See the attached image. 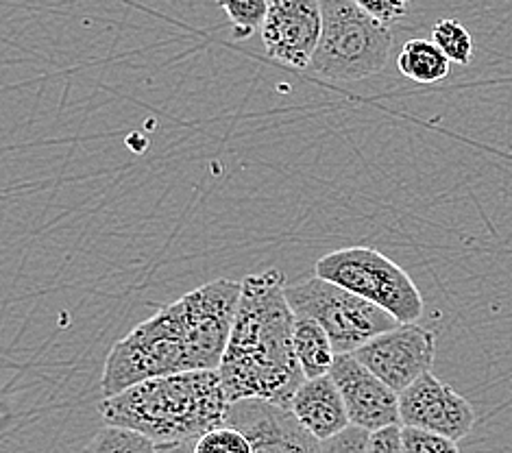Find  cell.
Returning a JSON list of instances; mask_svg holds the SVG:
<instances>
[{"label": "cell", "mask_w": 512, "mask_h": 453, "mask_svg": "<svg viewBox=\"0 0 512 453\" xmlns=\"http://www.w3.org/2000/svg\"><path fill=\"white\" fill-rule=\"evenodd\" d=\"M410 3L412 0H356V5L364 14H369L377 22L386 24V27L399 22L401 18H406L410 11Z\"/></svg>", "instance_id": "20"}, {"label": "cell", "mask_w": 512, "mask_h": 453, "mask_svg": "<svg viewBox=\"0 0 512 453\" xmlns=\"http://www.w3.org/2000/svg\"><path fill=\"white\" fill-rule=\"evenodd\" d=\"M401 438L406 453H460L456 440L417 427H401Z\"/></svg>", "instance_id": "19"}, {"label": "cell", "mask_w": 512, "mask_h": 453, "mask_svg": "<svg viewBox=\"0 0 512 453\" xmlns=\"http://www.w3.org/2000/svg\"><path fill=\"white\" fill-rule=\"evenodd\" d=\"M323 31L310 68L329 81H362L382 72L393 31L356 5V0H321Z\"/></svg>", "instance_id": "4"}, {"label": "cell", "mask_w": 512, "mask_h": 453, "mask_svg": "<svg viewBox=\"0 0 512 453\" xmlns=\"http://www.w3.org/2000/svg\"><path fill=\"white\" fill-rule=\"evenodd\" d=\"M314 275L375 303L399 325L417 323L423 316V297L412 277L390 257L371 247H347L327 253L314 264Z\"/></svg>", "instance_id": "5"}, {"label": "cell", "mask_w": 512, "mask_h": 453, "mask_svg": "<svg viewBox=\"0 0 512 453\" xmlns=\"http://www.w3.org/2000/svg\"><path fill=\"white\" fill-rule=\"evenodd\" d=\"M436 353L434 332L417 323L397 325L390 332H384L360 347L356 358L367 366L371 373L382 379L384 384L404 393L419 377L430 373Z\"/></svg>", "instance_id": "7"}, {"label": "cell", "mask_w": 512, "mask_h": 453, "mask_svg": "<svg viewBox=\"0 0 512 453\" xmlns=\"http://www.w3.org/2000/svg\"><path fill=\"white\" fill-rule=\"evenodd\" d=\"M223 14L227 16L236 40H249L262 29L271 0H218Z\"/></svg>", "instance_id": "16"}, {"label": "cell", "mask_w": 512, "mask_h": 453, "mask_svg": "<svg viewBox=\"0 0 512 453\" xmlns=\"http://www.w3.org/2000/svg\"><path fill=\"white\" fill-rule=\"evenodd\" d=\"M194 453H253V449L245 434L225 423L194 440Z\"/></svg>", "instance_id": "18"}, {"label": "cell", "mask_w": 512, "mask_h": 453, "mask_svg": "<svg viewBox=\"0 0 512 453\" xmlns=\"http://www.w3.org/2000/svg\"><path fill=\"white\" fill-rule=\"evenodd\" d=\"M397 68L404 77L423 85H430L443 81L449 75L451 61L432 40L417 38L401 46Z\"/></svg>", "instance_id": "14"}, {"label": "cell", "mask_w": 512, "mask_h": 453, "mask_svg": "<svg viewBox=\"0 0 512 453\" xmlns=\"http://www.w3.org/2000/svg\"><path fill=\"white\" fill-rule=\"evenodd\" d=\"M367 453H406L404 438H401V427L390 425L380 432L369 434Z\"/></svg>", "instance_id": "22"}, {"label": "cell", "mask_w": 512, "mask_h": 453, "mask_svg": "<svg viewBox=\"0 0 512 453\" xmlns=\"http://www.w3.org/2000/svg\"><path fill=\"white\" fill-rule=\"evenodd\" d=\"M292 312L319 323L332 338L336 355L356 353L369 340L395 329L399 323L386 310L321 277L286 288Z\"/></svg>", "instance_id": "6"}, {"label": "cell", "mask_w": 512, "mask_h": 453, "mask_svg": "<svg viewBox=\"0 0 512 453\" xmlns=\"http://www.w3.org/2000/svg\"><path fill=\"white\" fill-rule=\"evenodd\" d=\"M229 408L218 371L146 379L99 403L105 425L142 434L155 445L194 443L225 425Z\"/></svg>", "instance_id": "3"}, {"label": "cell", "mask_w": 512, "mask_h": 453, "mask_svg": "<svg viewBox=\"0 0 512 453\" xmlns=\"http://www.w3.org/2000/svg\"><path fill=\"white\" fill-rule=\"evenodd\" d=\"M288 410L295 414L303 430L310 432L319 443L351 427L345 399L332 375L306 379L292 397Z\"/></svg>", "instance_id": "12"}, {"label": "cell", "mask_w": 512, "mask_h": 453, "mask_svg": "<svg viewBox=\"0 0 512 453\" xmlns=\"http://www.w3.org/2000/svg\"><path fill=\"white\" fill-rule=\"evenodd\" d=\"M83 453H157V445L142 434L105 425Z\"/></svg>", "instance_id": "17"}, {"label": "cell", "mask_w": 512, "mask_h": 453, "mask_svg": "<svg viewBox=\"0 0 512 453\" xmlns=\"http://www.w3.org/2000/svg\"><path fill=\"white\" fill-rule=\"evenodd\" d=\"M332 379L345 399L349 421L364 432H380L384 427L399 425V395L380 377L371 373L356 355H336Z\"/></svg>", "instance_id": "10"}, {"label": "cell", "mask_w": 512, "mask_h": 453, "mask_svg": "<svg viewBox=\"0 0 512 453\" xmlns=\"http://www.w3.org/2000/svg\"><path fill=\"white\" fill-rule=\"evenodd\" d=\"M157 453H194V443H177V445H157Z\"/></svg>", "instance_id": "23"}, {"label": "cell", "mask_w": 512, "mask_h": 453, "mask_svg": "<svg viewBox=\"0 0 512 453\" xmlns=\"http://www.w3.org/2000/svg\"><path fill=\"white\" fill-rule=\"evenodd\" d=\"M295 353L306 379L332 373L336 351L325 329L308 316L295 314Z\"/></svg>", "instance_id": "13"}, {"label": "cell", "mask_w": 512, "mask_h": 453, "mask_svg": "<svg viewBox=\"0 0 512 453\" xmlns=\"http://www.w3.org/2000/svg\"><path fill=\"white\" fill-rule=\"evenodd\" d=\"M323 31L321 0H271L262 24L268 57L288 68H310Z\"/></svg>", "instance_id": "8"}, {"label": "cell", "mask_w": 512, "mask_h": 453, "mask_svg": "<svg viewBox=\"0 0 512 453\" xmlns=\"http://www.w3.org/2000/svg\"><path fill=\"white\" fill-rule=\"evenodd\" d=\"M225 423L249 438L253 453H319L321 447L288 408L266 401L231 403Z\"/></svg>", "instance_id": "11"}, {"label": "cell", "mask_w": 512, "mask_h": 453, "mask_svg": "<svg viewBox=\"0 0 512 453\" xmlns=\"http://www.w3.org/2000/svg\"><path fill=\"white\" fill-rule=\"evenodd\" d=\"M432 42L441 48L443 55L451 61V64L458 66H469L475 44L471 33L462 27V24L454 18H443L434 24L432 29Z\"/></svg>", "instance_id": "15"}, {"label": "cell", "mask_w": 512, "mask_h": 453, "mask_svg": "<svg viewBox=\"0 0 512 453\" xmlns=\"http://www.w3.org/2000/svg\"><path fill=\"white\" fill-rule=\"evenodd\" d=\"M279 268L242 279L234 327L221 362L229 403L258 399L288 408L306 382L295 353V312Z\"/></svg>", "instance_id": "2"}, {"label": "cell", "mask_w": 512, "mask_h": 453, "mask_svg": "<svg viewBox=\"0 0 512 453\" xmlns=\"http://www.w3.org/2000/svg\"><path fill=\"white\" fill-rule=\"evenodd\" d=\"M399 416L404 427L441 434L456 443L475 425L471 403L432 373H425L399 395Z\"/></svg>", "instance_id": "9"}, {"label": "cell", "mask_w": 512, "mask_h": 453, "mask_svg": "<svg viewBox=\"0 0 512 453\" xmlns=\"http://www.w3.org/2000/svg\"><path fill=\"white\" fill-rule=\"evenodd\" d=\"M240 292L242 281L214 279L133 327L107 355L103 399L146 379L221 369Z\"/></svg>", "instance_id": "1"}, {"label": "cell", "mask_w": 512, "mask_h": 453, "mask_svg": "<svg viewBox=\"0 0 512 453\" xmlns=\"http://www.w3.org/2000/svg\"><path fill=\"white\" fill-rule=\"evenodd\" d=\"M367 447H369V432L351 425L338 436L323 440L319 453H367Z\"/></svg>", "instance_id": "21"}]
</instances>
